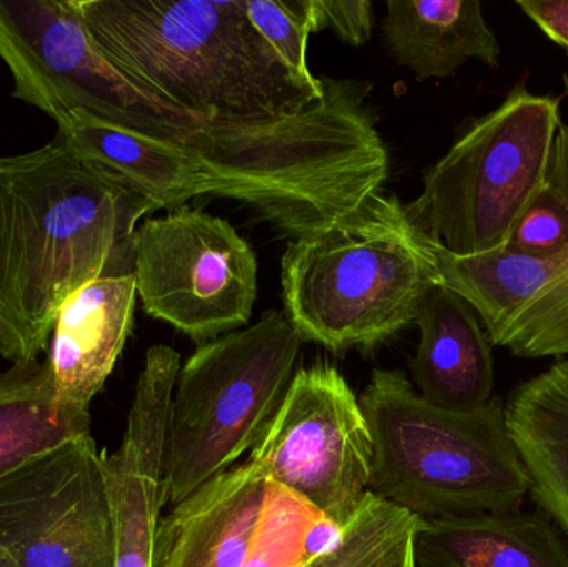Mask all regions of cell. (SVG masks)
I'll use <instances>...</instances> for the list:
<instances>
[{
    "instance_id": "obj_1",
    "label": "cell",
    "mask_w": 568,
    "mask_h": 567,
    "mask_svg": "<svg viewBox=\"0 0 568 567\" xmlns=\"http://www.w3.org/2000/svg\"><path fill=\"white\" fill-rule=\"evenodd\" d=\"M153 212L59 133L32 152L0 156V355L39 360L70 296L133 275L136 229Z\"/></svg>"
},
{
    "instance_id": "obj_2",
    "label": "cell",
    "mask_w": 568,
    "mask_h": 567,
    "mask_svg": "<svg viewBox=\"0 0 568 567\" xmlns=\"http://www.w3.org/2000/svg\"><path fill=\"white\" fill-rule=\"evenodd\" d=\"M100 52L135 82L213 120H273L316 105L255 29L246 0H77Z\"/></svg>"
},
{
    "instance_id": "obj_3",
    "label": "cell",
    "mask_w": 568,
    "mask_h": 567,
    "mask_svg": "<svg viewBox=\"0 0 568 567\" xmlns=\"http://www.w3.org/2000/svg\"><path fill=\"white\" fill-rule=\"evenodd\" d=\"M374 442L369 492L420 519L514 512L530 493L494 396L456 413L426 402L403 372L373 369L359 396Z\"/></svg>"
},
{
    "instance_id": "obj_4",
    "label": "cell",
    "mask_w": 568,
    "mask_h": 567,
    "mask_svg": "<svg viewBox=\"0 0 568 567\" xmlns=\"http://www.w3.org/2000/svg\"><path fill=\"white\" fill-rule=\"evenodd\" d=\"M440 276L403 203L374 193L329 229L294 240L282 260L284 308L304 342L373 350L416 322Z\"/></svg>"
},
{
    "instance_id": "obj_5",
    "label": "cell",
    "mask_w": 568,
    "mask_h": 567,
    "mask_svg": "<svg viewBox=\"0 0 568 567\" xmlns=\"http://www.w3.org/2000/svg\"><path fill=\"white\" fill-rule=\"evenodd\" d=\"M562 123L559 97L516 83L424 172L423 192L404 205L410 225L453 255L503 252L542 190Z\"/></svg>"
},
{
    "instance_id": "obj_6",
    "label": "cell",
    "mask_w": 568,
    "mask_h": 567,
    "mask_svg": "<svg viewBox=\"0 0 568 567\" xmlns=\"http://www.w3.org/2000/svg\"><path fill=\"white\" fill-rule=\"evenodd\" d=\"M304 338L286 313L199 345L176 376L170 408L169 505L189 498L258 443L296 375Z\"/></svg>"
},
{
    "instance_id": "obj_7",
    "label": "cell",
    "mask_w": 568,
    "mask_h": 567,
    "mask_svg": "<svg viewBox=\"0 0 568 567\" xmlns=\"http://www.w3.org/2000/svg\"><path fill=\"white\" fill-rule=\"evenodd\" d=\"M0 59L12 75L13 99L55 123L85 112L149 136L172 103L100 52L77 0H0Z\"/></svg>"
},
{
    "instance_id": "obj_8",
    "label": "cell",
    "mask_w": 568,
    "mask_h": 567,
    "mask_svg": "<svg viewBox=\"0 0 568 567\" xmlns=\"http://www.w3.org/2000/svg\"><path fill=\"white\" fill-rule=\"evenodd\" d=\"M133 276L143 310L199 345L248 325L258 295L248 242L186 205L139 225Z\"/></svg>"
},
{
    "instance_id": "obj_9",
    "label": "cell",
    "mask_w": 568,
    "mask_h": 567,
    "mask_svg": "<svg viewBox=\"0 0 568 567\" xmlns=\"http://www.w3.org/2000/svg\"><path fill=\"white\" fill-rule=\"evenodd\" d=\"M250 459L346 528L369 493L374 442L359 398L334 366L297 369Z\"/></svg>"
},
{
    "instance_id": "obj_10",
    "label": "cell",
    "mask_w": 568,
    "mask_h": 567,
    "mask_svg": "<svg viewBox=\"0 0 568 567\" xmlns=\"http://www.w3.org/2000/svg\"><path fill=\"white\" fill-rule=\"evenodd\" d=\"M0 549L19 567H115L103 453L92 435L0 478Z\"/></svg>"
},
{
    "instance_id": "obj_11",
    "label": "cell",
    "mask_w": 568,
    "mask_h": 567,
    "mask_svg": "<svg viewBox=\"0 0 568 567\" xmlns=\"http://www.w3.org/2000/svg\"><path fill=\"white\" fill-rule=\"evenodd\" d=\"M546 185L562 209L564 235L542 256H457L423 240L440 282L476 310L490 345L519 358L568 356V123L557 133Z\"/></svg>"
},
{
    "instance_id": "obj_12",
    "label": "cell",
    "mask_w": 568,
    "mask_h": 567,
    "mask_svg": "<svg viewBox=\"0 0 568 567\" xmlns=\"http://www.w3.org/2000/svg\"><path fill=\"white\" fill-rule=\"evenodd\" d=\"M180 368V353L172 346L146 350L122 443L115 453H103L115 567H152L156 528L169 505L166 442Z\"/></svg>"
},
{
    "instance_id": "obj_13",
    "label": "cell",
    "mask_w": 568,
    "mask_h": 567,
    "mask_svg": "<svg viewBox=\"0 0 568 567\" xmlns=\"http://www.w3.org/2000/svg\"><path fill=\"white\" fill-rule=\"evenodd\" d=\"M268 485L248 459L200 486L160 519L152 567H242Z\"/></svg>"
},
{
    "instance_id": "obj_14",
    "label": "cell",
    "mask_w": 568,
    "mask_h": 567,
    "mask_svg": "<svg viewBox=\"0 0 568 567\" xmlns=\"http://www.w3.org/2000/svg\"><path fill=\"white\" fill-rule=\"evenodd\" d=\"M135 276L100 279L63 303L47 363L60 405L90 412L133 330Z\"/></svg>"
},
{
    "instance_id": "obj_15",
    "label": "cell",
    "mask_w": 568,
    "mask_h": 567,
    "mask_svg": "<svg viewBox=\"0 0 568 567\" xmlns=\"http://www.w3.org/2000/svg\"><path fill=\"white\" fill-rule=\"evenodd\" d=\"M420 338L410 373L426 402L456 413L484 408L494 398V358L489 336L474 306L439 283L416 318Z\"/></svg>"
},
{
    "instance_id": "obj_16",
    "label": "cell",
    "mask_w": 568,
    "mask_h": 567,
    "mask_svg": "<svg viewBox=\"0 0 568 567\" xmlns=\"http://www.w3.org/2000/svg\"><path fill=\"white\" fill-rule=\"evenodd\" d=\"M417 567H568V543L542 515L476 513L420 519Z\"/></svg>"
},
{
    "instance_id": "obj_17",
    "label": "cell",
    "mask_w": 568,
    "mask_h": 567,
    "mask_svg": "<svg viewBox=\"0 0 568 567\" xmlns=\"http://www.w3.org/2000/svg\"><path fill=\"white\" fill-rule=\"evenodd\" d=\"M384 45L419 82L447 79L470 60L499 67V39L477 0H387Z\"/></svg>"
},
{
    "instance_id": "obj_18",
    "label": "cell",
    "mask_w": 568,
    "mask_h": 567,
    "mask_svg": "<svg viewBox=\"0 0 568 567\" xmlns=\"http://www.w3.org/2000/svg\"><path fill=\"white\" fill-rule=\"evenodd\" d=\"M504 406L530 493L568 541V360L520 383Z\"/></svg>"
},
{
    "instance_id": "obj_19",
    "label": "cell",
    "mask_w": 568,
    "mask_h": 567,
    "mask_svg": "<svg viewBox=\"0 0 568 567\" xmlns=\"http://www.w3.org/2000/svg\"><path fill=\"white\" fill-rule=\"evenodd\" d=\"M90 412L60 405L49 363H12L0 369V478L90 435Z\"/></svg>"
},
{
    "instance_id": "obj_20",
    "label": "cell",
    "mask_w": 568,
    "mask_h": 567,
    "mask_svg": "<svg viewBox=\"0 0 568 567\" xmlns=\"http://www.w3.org/2000/svg\"><path fill=\"white\" fill-rule=\"evenodd\" d=\"M420 518L367 493L339 543L304 567H377L416 535Z\"/></svg>"
},
{
    "instance_id": "obj_21",
    "label": "cell",
    "mask_w": 568,
    "mask_h": 567,
    "mask_svg": "<svg viewBox=\"0 0 568 567\" xmlns=\"http://www.w3.org/2000/svg\"><path fill=\"white\" fill-rule=\"evenodd\" d=\"M317 516L300 496L270 482L242 567H304L313 561L304 539Z\"/></svg>"
},
{
    "instance_id": "obj_22",
    "label": "cell",
    "mask_w": 568,
    "mask_h": 567,
    "mask_svg": "<svg viewBox=\"0 0 568 567\" xmlns=\"http://www.w3.org/2000/svg\"><path fill=\"white\" fill-rule=\"evenodd\" d=\"M246 10L255 29L294 75L320 85L307 65V39L314 32L310 0H246Z\"/></svg>"
},
{
    "instance_id": "obj_23",
    "label": "cell",
    "mask_w": 568,
    "mask_h": 567,
    "mask_svg": "<svg viewBox=\"0 0 568 567\" xmlns=\"http://www.w3.org/2000/svg\"><path fill=\"white\" fill-rule=\"evenodd\" d=\"M314 32L333 30L341 42L361 47L373 33L374 10L369 0H310Z\"/></svg>"
},
{
    "instance_id": "obj_24",
    "label": "cell",
    "mask_w": 568,
    "mask_h": 567,
    "mask_svg": "<svg viewBox=\"0 0 568 567\" xmlns=\"http://www.w3.org/2000/svg\"><path fill=\"white\" fill-rule=\"evenodd\" d=\"M517 7L547 39L566 50L568 59V0H519ZM564 92L568 95V69L564 73Z\"/></svg>"
},
{
    "instance_id": "obj_25",
    "label": "cell",
    "mask_w": 568,
    "mask_h": 567,
    "mask_svg": "<svg viewBox=\"0 0 568 567\" xmlns=\"http://www.w3.org/2000/svg\"><path fill=\"white\" fill-rule=\"evenodd\" d=\"M377 567H417L416 558H414V536Z\"/></svg>"
},
{
    "instance_id": "obj_26",
    "label": "cell",
    "mask_w": 568,
    "mask_h": 567,
    "mask_svg": "<svg viewBox=\"0 0 568 567\" xmlns=\"http://www.w3.org/2000/svg\"><path fill=\"white\" fill-rule=\"evenodd\" d=\"M0 567H19L0 549Z\"/></svg>"
}]
</instances>
